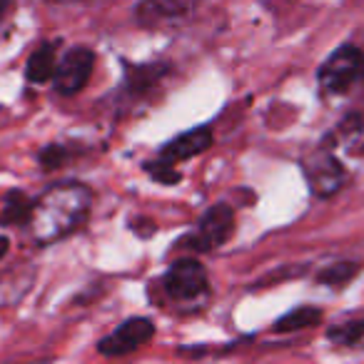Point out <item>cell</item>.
<instances>
[{
    "label": "cell",
    "mask_w": 364,
    "mask_h": 364,
    "mask_svg": "<svg viewBox=\"0 0 364 364\" xmlns=\"http://www.w3.org/2000/svg\"><path fill=\"white\" fill-rule=\"evenodd\" d=\"M92 193L82 182H58L50 185L33 205L28 232L38 245H53L85 225L90 215Z\"/></svg>",
    "instance_id": "1"
},
{
    "label": "cell",
    "mask_w": 364,
    "mask_h": 364,
    "mask_svg": "<svg viewBox=\"0 0 364 364\" xmlns=\"http://www.w3.org/2000/svg\"><path fill=\"white\" fill-rule=\"evenodd\" d=\"M319 85L329 95H344L364 82V53L357 46H342L319 68Z\"/></svg>",
    "instance_id": "2"
},
{
    "label": "cell",
    "mask_w": 364,
    "mask_h": 364,
    "mask_svg": "<svg viewBox=\"0 0 364 364\" xmlns=\"http://www.w3.org/2000/svg\"><path fill=\"white\" fill-rule=\"evenodd\" d=\"M235 232V210L230 205H215L200 218L198 228L182 240L180 245L195 250V252H210L218 250L232 237Z\"/></svg>",
    "instance_id": "3"
},
{
    "label": "cell",
    "mask_w": 364,
    "mask_h": 364,
    "mask_svg": "<svg viewBox=\"0 0 364 364\" xmlns=\"http://www.w3.org/2000/svg\"><path fill=\"white\" fill-rule=\"evenodd\" d=\"M162 292L172 302H195L208 294V272L198 259H177L162 277Z\"/></svg>",
    "instance_id": "4"
},
{
    "label": "cell",
    "mask_w": 364,
    "mask_h": 364,
    "mask_svg": "<svg viewBox=\"0 0 364 364\" xmlns=\"http://www.w3.org/2000/svg\"><path fill=\"white\" fill-rule=\"evenodd\" d=\"M302 172L309 182V190H312L317 198H332L342 190L344 185V167L337 157L329 150L319 147V150L309 152L302 160Z\"/></svg>",
    "instance_id": "5"
},
{
    "label": "cell",
    "mask_w": 364,
    "mask_h": 364,
    "mask_svg": "<svg viewBox=\"0 0 364 364\" xmlns=\"http://www.w3.org/2000/svg\"><path fill=\"white\" fill-rule=\"evenodd\" d=\"M92 68H95V53L85 46H75L63 55L60 65L55 68V92L60 95H77L82 87L87 85L92 75Z\"/></svg>",
    "instance_id": "6"
},
{
    "label": "cell",
    "mask_w": 364,
    "mask_h": 364,
    "mask_svg": "<svg viewBox=\"0 0 364 364\" xmlns=\"http://www.w3.org/2000/svg\"><path fill=\"white\" fill-rule=\"evenodd\" d=\"M152 337H155V324L150 319L130 317L115 332H110L97 342V352L105 354V357H122V354H130L135 349L145 347Z\"/></svg>",
    "instance_id": "7"
},
{
    "label": "cell",
    "mask_w": 364,
    "mask_h": 364,
    "mask_svg": "<svg viewBox=\"0 0 364 364\" xmlns=\"http://www.w3.org/2000/svg\"><path fill=\"white\" fill-rule=\"evenodd\" d=\"M200 0H140L135 6V21L145 28H160L188 18Z\"/></svg>",
    "instance_id": "8"
},
{
    "label": "cell",
    "mask_w": 364,
    "mask_h": 364,
    "mask_svg": "<svg viewBox=\"0 0 364 364\" xmlns=\"http://www.w3.org/2000/svg\"><path fill=\"white\" fill-rule=\"evenodd\" d=\"M210 145H213V130L210 127H193V130L182 132V135H177L175 140H170L162 147V160H190V157L205 152Z\"/></svg>",
    "instance_id": "9"
},
{
    "label": "cell",
    "mask_w": 364,
    "mask_h": 364,
    "mask_svg": "<svg viewBox=\"0 0 364 364\" xmlns=\"http://www.w3.org/2000/svg\"><path fill=\"white\" fill-rule=\"evenodd\" d=\"M170 70L167 63H147V65H127L125 63V85L130 92H145L157 85L160 77Z\"/></svg>",
    "instance_id": "10"
},
{
    "label": "cell",
    "mask_w": 364,
    "mask_h": 364,
    "mask_svg": "<svg viewBox=\"0 0 364 364\" xmlns=\"http://www.w3.org/2000/svg\"><path fill=\"white\" fill-rule=\"evenodd\" d=\"M55 46L53 43H41L36 53L28 58V65H26V75L31 82H46L55 75Z\"/></svg>",
    "instance_id": "11"
},
{
    "label": "cell",
    "mask_w": 364,
    "mask_h": 364,
    "mask_svg": "<svg viewBox=\"0 0 364 364\" xmlns=\"http://www.w3.org/2000/svg\"><path fill=\"white\" fill-rule=\"evenodd\" d=\"M33 200L28 198L21 190H11L3 200V213H0V220L6 225H28L33 213Z\"/></svg>",
    "instance_id": "12"
},
{
    "label": "cell",
    "mask_w": 364,
    "mask_h": 364,
    "mask_svg": "<svg viewBox=\"0 0 364 364\" xmlns=\"http://www.w3.org/2000/svg\"><path fill=\"white\" fill-rule=\"evenodd\" d=\"M319 322H322V309L297 307L284 314V317H279L277 322H274V329H277V332H297V329L317 327Z\"/></svg>",
    "instance_id": "13"
},
{
    "label": "cell",
    "mask_w": 364,
    "mask_h": 364,
    "mask_svg": "<svg viewBox=\"0 0 364 364\" xmlns=\"http://www.w3.org/2000/svg\"><path fill=\"white\" fill-rule=\"evenodd\" d=\"M357 272H359L357 262H337V264H329L327 269H322L317 279L324 287H344V284L357 277Z\"/></svg>",
    "instance_id": "14"
},
{
    "label": "cell",
    "mask_w": 364,
    "mask_h": 364,
    "mask_svg": "<svg viewBox=\"0 0 364 364\" xmlns=\"http://www.w3.org/2000/svg\"><path fill=\"white\" fill-rule=\"evenodd\" d=\"M327 337L337 344H357L359 339H364V322H347L339 327L329 329Z\"/></svg>",
    "instance_id": "15"
},
{
    "label": "cell",
    "mask_w": 364,
    "mask_h": 364,
    "mask_svg": "<svg viewBox=\"0 0 364 364\" xmlns=\"http://www.w3.org/2000/svg\"><path fill=\"white\" fill-rule=\"evenodd\" d=\"M145 170H147V175H150L155 182H160V185H175V182L182 180V175L172 167V162H167V160L145 162Z\"/></svg>",
    "instance_id": "16"
},
{
    "label": "cell",
    "mask_w": 364,
    "mask_h": 364,
    "mask_svg": "<svg viewBox=\"0 0 364 364\" xmlns=\"http://www.w3.org/2000/svg\"><path fill=\"white\" fill-rule=\"evenodd\" d=\"M339 135L344 140H352V142H359L364 140V120L359 112H349L342 122H339Z\"/></svg>",
    "instance_id": "17"
},
{
    "label": "cell",
    "mask_w": 364,
    "mask_h": 364,
    "mask_svg": "<svg viewBox=\"0 0 364 364\" xmlns=\"http://www.w3.org/2000/svg\"><path fill=\"white\" fill-rule=\"evenodd\" d=\"M65 157H68L65 145H48L46 150L41 152V167L55 170V167H60L63 162H65Z\"/></svg>",
    "instance_id": "18"
},
{
    "label": "cell",
    "mask_w": 364,
    "mask_h": 364,
    "mask_svg": "<svg viewBox=\"0 0 364 364\" xmlns=\"http://www.w3.org/2000/svg\"><path fill=\"white\" fill-rule=\"evenodd\" d=\"M11 8H13V0H0V21L11 13Z\"/></svg>",
    "instance_id": "19"
},
{
    "label": "cell",
    "mask_w": 364,
    "mask_h": 364,
    "mask_svg": "<svg viewBox=\"0 0 364 364\" xmlns=\"http://www.w3.org/2000/svg\"><path fill=\"white\" fill-rule=\"evenodd\" d=\"M6 252H8V240H6V237H0V259L6 257Z\"/></svg>",
    "instance_id": "20"
},
{
    "label": "cell",
    "mask_w": 364,
    "mask_h": 364,
    "mask_svg": "<svg viewBox=\"0 0 364 364\" xmlns=\"http://www.w3.org/2000/svg\"><path fill=\"white\" fill-rule=\"evenodd\" d=\"M50 3H77V0H50Z\"/></svg>",
    "instance_id": "21"
}]
</instances>
